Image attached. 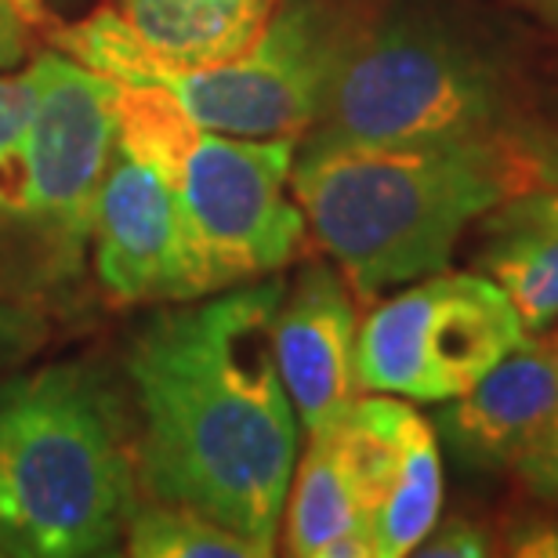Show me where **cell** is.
I'll return each instance as SVG.
<instances>
[{"label":"cell","instance_id":"obj_2","mask_svg":"<svg viewBox=\"0 0 558 558\" xmlns=\"http://www.w3.org/2000/svg\"><path fill=\"white\" fill-rule=\"evenodd\" d=\"M541 182L537 142L526 135L298 149L290 171L308 232L366 301L446 269L468 226Z\"/></svg>","mask_w":558,"mask_h":558},{"label":"cell","instance_id":"obj_17","mask_svg":"<svg viewBox=\"0 0 558 558\" xmlns=\"http://www.w3.org/2000/svg\"><path fill=\"white\" fill-rule=\"evenodd\" d=\"M62 22L44 0H0V70H22L40 54V40L54 37Z\"/></svg>","mask_w":558,"mask_h":558},{"label":"cell","instance_id":"obj_19","mask_svg":"<svg viewBox=\"0 0 558 558\" xmlns=\"http://www.w3.org/2000/svg\"><path fill=\"white\" fill-rule=\"evenodd\" d=\"M414 555L424 558H483V555H494V541L483 526H475L472 519H461V515H450L442 519L428 530V537L417 544Z\"/></svg>","mask_w":558,"mask_h":558},{"label":"cell","instance_id":"obj_7","mask_svg":"<svg viewBox=\"0 0 558 558\" xmlns=\"http://www.w3.org/2000/svg\"><path fill=\"white\" fill-rule=\"evenodd\" d=\"M33 70L37 109L0 145V301L48 316L84 276L117 145V87L54 48Z\"/></svg>","mask_w":558,"mask_h":558},{"label":"cell","instance_id":"obj_21","mask_svg":"<svg viewBox=\"0 0 558 558\" xmlns=\"http://www.w3.org/2000/svg\"><path fill=\"white\" fill-rule=\"evenodd\" d=\"M505 555L558 558V515H515L500 537Z\"/></svg>","mask_w":558,"mask_h":558},{"label":"cell","instance_id":"obj_18","mask_svg":"<svg viewBox=\"0 0 558 558\" xmlns=\"http://www.w3.org/2000/svg\"><path fill=\"white\" fill-rule=\"evenodd\" d=\"M48 338V319L44 312L19 305V301H0V371L22 363Z\"/></svg>","mask_w":558,"mask_h":558},{"label":"cell","instance_id":"obj_22","mask_svg":"<svg viewBox=\"0 0 558 558\" xmlns=\"http://www.w3.org/2000/svg\"><path fill=\"white\" fill-rule=\"evenodd\" d=\"M508 4L530 11V15H537L541 22H548V26L558 29V0H508Z\"/></svg>","mask_w":558,"mask_h":558},{"label":"cell","instance_id":"obj_10","mask_svg":"<svg viewBox=\"0 0 558 558\" xmlns=\"http://www.w3.org/2000/svg\"><path fill=\"white\" fill-rule=\"evenodd\" d=\"M338 439L371 522L374 558L414 555L442 515V457L435 428L399 396L363 392Z\"/></svg>","mask_w":558,"mask_h":558},{"label":"cell","instance_id":"obj_9","mask_svg":"<svg viewBox=\"0 0 558 558\" xmlns=\"http://www.w3.org/2000/svg\"><path fill=\"white\" fill-rule=\"evenodd\" d=\"M87 262L117 305L160 308L199 298L171 185L124 145H113L98 185Z\"/></svg>","mask_w":558,"mask_h":558},{"label":"cell","instance_id":"obj_14","mask_svg":"<svg viewBox=\"0 0 558 558\" xmlns=\"http://www.w3.org/2000/svg\"><path fill=\"white\" fill-rule=\"evenodd\" d=\"M279 530L287 555L298 558H374L371 522L338 428L308 435Z\"/></svg>","mask_w":558,"mask_h":558},{"label":"cell","instance_id":"obj_12","mask_svg":"<svg viewBox=\"0 0 558 558\" xmlns=\"http://www.w3.org/2000/svg\"><path fill=\"white\" fill-rule=\"evenodd\" d=\"M558 417V341H522L464 396L446 399L439 432L464 468L497 472Z\"/></svg>","mask_w":558,"mask_h":558},{"label":"cell","instance_id":"obj_20","mask_svg":"<svg viewBox=\"0 0 558 558\" xmlns=\"http://www.w3.org/2000/svg\"><path fill=\"white\" fill-rule=\"evenodd\" d=\"M515 475L526 483L533 497H541L544 505L558 508V417L551 421V428L515 461Z\"/></svg>","mask_w":558,"mask_h":558},{"label":"cell","instance_id":"obj_3","mask_svg":"<svg viewBox=\"0 0 558 558\" xmlns=\"http://www.w3.org/2000/svg\"><path fill=\"white\" fill-rule=\"evenodd\" d=\"M135 435L102 374L54 363L0 381V558L124 551Z\"/></svg>","mask_w":558,"mask_h":558},{"label":"cell","instance_id":"obj_6","mask_svg":"<svg viewBox=\"0 0 558 558\" xmlns=\"http://www.w3.org/2000/svg\"><path fill=\"white\" fill-rule=\"evenodd\" d=\"M117 87V145L156 167L178 199L199 298L283 272L308 226L294 193L298 142L199 128L163 87Z\"/></svg>","mask_w":558,"mask_h":558},{"label":"cell","instance_id":"obj_15","mask_svg":"<svg viewBox=\"0 0 558 558\" xmlns=\"http://www.w3.org/2000/svg\"><path fill=\"white\" fill-rule=\"evenodd\" d=\"M156 54L207 65L247 51L283 0H106Z\"/></svg>","mask_w":558,"mask_h":558},{"label":"cell","instance_id":"obj_8","mask_svg":"<svg viewBox=\"0 0 558 558\" xmlns=\"http://www.w3.org/2000/svg\"><path fill=\"white\" fill-rule=\"evenodd\" d=\"M526 323L486 272L439 269L381 301L355 333L363 392L446 403L526 341Z\"/></svg>","mask_w":558,"mask_h":558},{"label":"cell","instance_id":"obj_5","mask_svg":"<svg viewBox=\"0 0 558 558\" xmlns=\"http://www.w3.org/2000/svg\"><path fill=\"white\" fill-rule=\"evenodd\" d=\"M519 81L486 37L428 0H385L298 149L515 138Z\"/></svg>","mask_w":558,"mask_h":558},{"label":"cell","instance_id":"obj_4","mask_svg":"<svg viewBox=\"0 0 558 558\" xmlns=\"http://www.w3.org/2000/svg\"><path fill=\"white\" fill-rule=\"evenodd\" d=\"M385 0H283L247 51L207 65L156 54L109 4L54 29L51 48L109 84L163 87L199 128L236 138L301 142L319 120L333 76Z\"/></svg>","mask_w":558,"mask_h":558},{"label":"cell","instance_id":"obj_1","mask_svg":"<svg viewBox=\"0 0 558 558\" xmlns=\"http://www.w3.org/2000/svg\"><path fill=\"white\" fill-rule=\"evenodd\" d=\"M283 279L160 305L128 349L135 468L145 497L236 530L272 555L301 421L279 377L272 319Z\"/></svg>","mask_w":558,"mask_h":558},{"label":"cell","instance_id":"obj_23","mask_svg":"<svg viewBox=\"0 0 558 558\" xmlns=\"http://www.w3.org/2000/svg\"><path fill=\"white\" fill-rule=\"evenodd\" d=\"M44 4H48V11L59 22H70V19H81L92 0H44Z\"/></svg>","mask_w":558,"mask_h":558},{"label":"cell","instance_id":"obj_11","mask_svg":"<svg viewBox=\"0 0 558 558\" xmlns=\"http://www.w3.org/2000/svg\"><path fill=\"white\" fill-rule=\"evenodd\" d=\"M355 333L360 316L352 287L333 262H312L283 283L272 319V352L308 435L338 428L360 403Z\"/></svg>","mask_w":558,"mask_h":558},{"label":"cell","instance_id":"obj_13","mask_svg":"<svg viewBox=\"0 0 558 558\" xmlns=\"http://www.w3.org/2000/svg\"><path fill=\"white\" fill-rule=\"evenodd\" d=\"M478 262L511 298L526 330L558 323V189L530 185L500 199L483 218Z\"/></svg>","mask_w":558,"mask_h":558},{"label":"cell","instance_id":"obj_16","mask_svg":"<svg viewBox=\"0 0 558 558\" xmlns=\"http://www.w3.org/2000/svg\"><path fill=\"white\" fill-rule=\"evenodd\" d=\"M135 558H265L236 530L171 500L138 497L128 515L124 551Z\"/></svg>","mask_w":558,"mask_h":558}]
</instances>
